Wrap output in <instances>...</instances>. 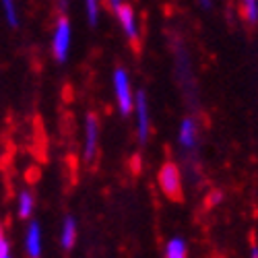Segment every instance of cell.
Wrapping results in <instances>:
<instances>
[{
  "label": "cell",
  "instance_id": "52a82bcc",
  "mask_svg": "<svg viewBox=\"0 0 258 258\" xmlns=\"http://www.w3.org/2000/svg\"><path fill=\"white\" fill-rule=\"evenodd\" d=\"M112 13H114V17L118 21V27H120V31L126 37L128 44H139V39H141V21H139V15H137L135 7L128 5V3H122Z\"/></svg>",
  "mask_w": 258,
  "mask_h": 258
},
{
  "label": "cell",
  "instance_id": "8992f818",
  "mask_svg": "<svg viewBox=\"0 0 258 258\" xmlns=\"http://www.w3.org/2000/svg\"><path fill=\"white\" fill-rule=\"evenodd\" d=\"M133 116H135V131L139 145H147L151 139L153 122H151V103H149V93L145 89L135 91V105H133Z\"/></svg>",
  "mask_w": 258,
  "mask_h": 258
},
{
  "label": "cell",
  "instance_id": "9a60e30c",
  "mask_svg": "<svg viewBox=\"0 0 258 258\" xmlns=\"http://www.w3.org/2000/svg\"><path fill=\"white\" fill-rule=\"evenodd\" d=\"M85 5V17H87L89 25L95 27L101 19V0H83Z\"/></svg>",
  "mask_w": 258,
  "mask_h": 258
},
{
  "label": "cell",
  "instance_id": "9c48e42d",
  "mask_svg": "<svg viewBox=\"0 0 258 258\" xmlns=\"http://www.w3.org/2000/svg\"><path fill=\"white\" fill-rule=\"evenodd\" d=\"M23 250L27 258H41L44 254V227L37 219H29L23 231Z\"/></svg>",
  "mask_w": 258,
  "mask_h": 258
},
{
  "label": "cell",
  "instance_id": "d6986e66",
  "mask_svg": "<svg viewBox=\"0 0 258 258\" xmlns=\"http://www.w3.org/2000/svg\"><path fill=\"white\" fill-rule=\"evenodd\" d=\"M248 258H258V244H252L250 248V256Z\"/></svg>",
  "mask_w": 258,
  "mask_h": 258
},
{
  "label": "cell",
  "instance_id": "7c38bea8",
  "mask_svg": "<svg viewBox=\"0 0 258 258\" xmlns=\"http://www.w3.org/2000/svg\"><path fill=\"white\" fill-rule=\"evenodd\" d=\"M188 242L182 235H171L163 246V258H188Z\"/></svg>",
  "mask_w": 258,
  "mask_h": 258
},
{
  "label": "cell",
  "instance_id": "3957f363",
  "mask_svg": "<svg viewBox=\"0 0 258 258\" xmlns=\"http://www.w3.org/2000/svg\"><path fill=\"white\" fill-rule=\"evenodd\" d=\"M71 48H73V23L67 15H60L54 21L52 27V37H50V52L52 58L58 64H64L71 56Z\"/></svg>",
  "mask_w": 258,
  "mask_h": 258
},
{
  "label": "cell",
  "instance_id": "e0dca14e",
  "mask_svg": "<svg viewBox=\"0 0 258 258\" xmlns=\"http://www.w3.org/2000/svg\"><path fill=\"white\" fill-rule=\"evenodd\" d=\"M221 201H223V192H221V190H213L211 195H209V205H211V207L219 205Z\"/></svg>",
  "mask_w": 258,
  "mask_h": 258
},
{
  "label": "cell",
  "instance_id": "5b68a950",
  "mask_svg": "<svg viewBox=\"0 0 258 258\" xmlns=\"http://www.w3.org/2000/svg\"><path fill=\"white\" fill-rule=\"evenodd\" d=\"M157 186L161 195L169 201H180L184 195V178H182V167L176 161H163L157 171Z\"/></svg>",
  "mask_w": 258,
  "mask_h": 258
},
{
  "label": "cell",
  "instance_id": "7a4b0ae2",
  "mask_svg": "<svg viewBox=\"0 0 258 258\" xmlns=\"http://www.w3.org/2000/svg\"><path fill=\"white\" fill-rule=\"evenodd\" d=\"M178 147L182 151V157L186 159V165L192 167V161L199 159L201 151V122L195 114L182 118L178 126Z\"/></svg>",
  "mask_w": 258,
  "mask_h": 258
},
{
  "label": "cell",
  "instance_id": "ac0fdd59",
  "mask_svg": "<svg viewBox=\"0 0 258 258\" xmlns=\"http://www.w3.org/2000/svg\"><path fill=\"white\" fill-rule=\"evenodd\" d=\"M199 5H201L205 11H209V9L213 7V0H199Z\"/></svg>",
  "mask_w": 258,
  "mask_h": 258
},
{
  "label": "cell",
  "instance_id": "6da1fadb",
  "mask_svg": "<svg viewBox=\"0 0 258 258\" xmlns=\"http://www.w3.org/2000/svg\"><path fill=\"white\" fill-rule=\"evenodd\" d=\"M174 56H176V77L178 83L182 85V91L186 99L197 105L199 101V91H197V79H195V69H192V58L188 52V46L184 41H174Z\"/></svg>",
  "mask_w": 258,
  "mask_h": 258
},
{
  "label": "cell",
  "instance_id": "ba28073f",
  "mask_svg": "<svg viewBox=\"0 0 258 258\" xmlns=\"http://www.w3.org/2000/svg\"><path fill=\"white\" fill-rule=\"evenodd\" d=\"M99 137H101V124L97 114H87L83 122V159L85 163H91L99 151Z\"/></svg>",
  "mask_w": 258,
  "mask_h": 258
},
{
  "label": "cell",
  "instance_id": "30bf717a",
  "mask_svg": "<svg viewBox=\"0 0 258 258\" xmlns=\"http://www.w3.org/2000/svg\"><path fill=\"white\" fill-rule=\"evenodd\" d=\"M77 238H79V223L73 215H67L60 223V233H58V244L64 252H71L77 246Z\"/></svg>",
  "mask_w": 258,
  "mask_h": 258
},
{
  "label": "cell",
  "instance_id": "2e32d148",
  "mask_svg": "<svg viewBox=\"0 0 258 258\" xmlns=\"http://www.w3.org/2000/svg\"><path fill=\"white\" fill-rule=\"evenodd\" d=\"M0 258H15L13 256V248H11V240H9L3 223H0Z\"/></svg>",
  "mask_w": 258,
  "mask_h": 258
},
{
  "label": "cell",
  "instance_id": "277c9868",
  "mask_svg": "<svg viewBox=\"0 0 258 258\" xmlns=\"http://www.w3.org/2000/svg\"><path fill=\"white\" fill-rule=\"evenodd\" d=\"M112 91L114 99L118 105L120 116L128 118L133 116V105H135V87H133V79L128 75L126 67H116L112 73Z\"/></svg>",
  "mask_w": 258,
  "mask_h": 258
},
{
  "label": "cell",
  "instance_id": "4fadbf2b",
  "mask_svg": "<svg viewBox=\"0 0 258 258\" xmlns=\"http://www.w3.org/2000/svg\"><path fill=\"white\" fill-rule=\"evenodd\" d=\"M0 7H3V17L7 21V25L17 29L21 23V11L17 7V0H0Z\"/></svg>",
  "mask_w": 258,
  "mask_h": 258
},
{
  "label": "cell",
  "instance_id": "8fae6325",
  "mask_svg": "<svg viewBox=\"0 0 258 258\" xmlns=\"http://www.w3.org/2000/svg\"><path fill=\"white\" fill-rule=\"evenodd\" d=\"M35 213V195L29 188H21L17 195V217L21 221H29Z\"/></svg>",
  "mask_w": 258,
  "mask_h": 258
},
{
  "label": "cell",
  "instance_id": "5bb4252c",
  "mask_svg": "<svg viewBox=\"0 0 258 258\" xmlns=\"http://www.w3.org/2000/svg\"><path fill=\"white\" fill-rule=\"evenodd\" d=\"M240 11L248 25H258V0H240Z\"/></svg>",
  "mask_w": 258,
  "mask_h": 258
}]
</instances>
